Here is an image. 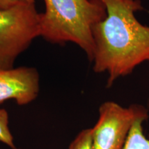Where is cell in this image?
Segmentation results:
<instances>
[{
	"label": "cell",
	"instance_id": "5b68a950",
	"mask_svg": "<svg viewBox=\"0 0 149 149\" xmlns=\"http://www.w3.org/2000/svg\"><path fill=\"white\" fill-rule=\"evenodd\" d=\"M40 91V75L32 67L0 69V105L13 100L19 105L31 103Z\"/></svg>",
	"mask_w": 149,
	"mask_h": 149
},
{
	"label": "cell",
	"instance_id": "9c48e42d",
	"mask_svg": "<svg viewBox=\"0 0 149 149\" xmlns=\"http://www.w3.org/2000/svg\"><path fill=\"white\" fill-rule=\"evenodd\" d=\"M35 0H0V9H8L21 5L35 3Z\"/></svg>",
	"mask_w": 149,
	"mask_h": 149
},
{
	"label": "cell",
	"instance_id": "3957f363",
	"mask_svg": "<svg viewBox=\"0 0 149 149\" xmlns=\"http://www.w3.org/2000/svg\"><path fill=\"white\" fill-rule=\"evenodd\" d=\"M40 37V13L35 3L0 9V69L13 68L15 61Z\"/></svg>",
	"mask_w": 149,
	"mask_h": 149
},
{
	"label": "cell",
	"instance_id": "8992f818",
	"mask_svg": "<svg viewBox=\"0 0 149 149\" xmlns=\"http://www.w3.org/2000/svg\"><path fill=\"white\" fill-rule=\"evenodd\" d=\"M148 117H141L135 120L123 149H149V139L145 136L142 124Z\"/></svg>",
	"mask_w": 149,
	"mask_h": 149
},
{
	"label": "cell",
	"instance_id": "277c9868",
	"mask_svg": "<svg viewBox=\"0 0 149 149\" xmlns=\"http://www.w3.org/2000/svg\"><path fill=\"white\" fill-rule=\"evenodd\" d=\"M148 117L144 107L133 104L125 108L114 102H106L99 109V118L92 130L93 149H123L134 122Z\"/></svg>",
	"mask_w": 149,
	"mask_h": 149
},
{
	"label": "cell",
	"instance_id": "52a82bcc",
	"mask_svg": "<svg viewBox=\"0 0 149 149\" xmlns=\"http://www.w3.org/2000/svg\"><path fill=\"white\" fill-rule=\"evenodd\" d=\"M0 141L13 149H17L13 143V137L8 128V114L5 109H0Z\"/></svg>",
	"mask_w": 149,
	"mask_h": 149
},
{
	"label": "cell",
	"instance_id": "6da1fadb",
	"mask_svg": "<svg viewBox=\"0 0 149 149\" xmlns=\"http://www.w3.org/2000/svg\"><path fill=\"white\" fill-rule=\"evenodd\" d=\"M107 15L93 29L92 61L96 72H107L108 86L149 60V26L135 13L142 9L140 0H98Z\"/></svg>",
	"mask_w": 149,
	"mask_h": 149
},
{
	"label": "cell",
	"instance_id": "7a4b0ae2",
	"mask_svg": "<svg viewBox=\"0 0 149 149\" xmlns=\"http://www.w3.org/2000/svg\"><path fill=\"white\" fill-rule=\"evenodd\" d=\"M45 12L40 13V37L53 44L72 42L92 61L93 29L106 17L98 0H43Z\"/></svg>",
	"mask_w": 149,
	"mask_h": 149
},
{
	"label": "cell",
	"instance_id": "ba28073f",
	"mask_svg": "<svg viewBox=\"0 0 149 149\" xmlns=\"http://www.w3.org/2000/svg\"><path fill=\"white\" fill-rule=\"evenodd\" d=\"M68 149H93L91 128L81 130L70 143Z\"/></svg>",
	"mask_w": 149,
	"mask_h": 149
}]
</instances>
